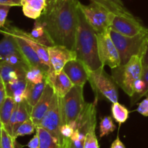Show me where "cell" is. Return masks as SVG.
Instances as JSON below:
<instances>
[{
  "label": "cell",
  "mask_w": 148,
  "mask_h": 148,
  "mask_svg": "<svg viewBox=\"0 0 148 148\" xmlns=\"http://www.w3.org/2000/svg\"><path fill=\"white\" fill-rule=\"evenodd\" d=\"M27 81L25 77L20 78L16 81L5 84L7 96L12 97L16 103H20L25 100L26 89Z\"/></svg>",
  "instance_id": "18"
},
{
  "label": "cell",
  "mask_w": 148,
  "mask_h": 148,
  "mask_svg": "<svg viewBox=\"0 0 148 148\" xmlns=\"http://www.w3.org/2000/svg\"><path fill=\"white\" fill-rule=\"evenodd\" d=\"M3 38L0 41V64L4 63L11 55L20 53L14 38L10 34L3 33Z\"/></svg>",
  "instance_id": "19"
},
{
  "label": "cell",
  "mask_w": 148,
  "mask_h": 148,
  "mask_svg": "<svg viewBox=\"0 0 148 148\" xmlns=\"http://www.w3.org/2000/svg\"><path fill=\"white\" fill-rule=\"evenodd\" d=\"M116 129V125L111 116H105L100 123V137H103L111 133Z\"/></svg>",
  "instance_id": "31"
},
{
  "label": "cell",
  "mask_w": 148,
  "mask_h": 148,
  "mask_svg": "<svg viewBox=\"0 0 148 148\" xmlns=\"http://www.w3.org/2000/svg\"><path fill=\"white\" fill-rule=\"evenodd\" d=\"M110 34L119 54L121 65L127 63L132 57L143 54L148 40V32L134 36H126L111 30Z\"/></svg>",
  "instance_id": "5"
},
{
  "label": "cell",
  "mask_w": 148,
  "mask_h": 148,
  "mask_svg": "<svg viewBox=\"0 0 148 148\" xmlns=\"http://www.w3.org/2000/svg\"><path fill=\"white\" fill-rule=\"evenodd\" d=\"M142 55L143 54L134 55L126 64L111 69V76L117 86L130 97L134 94V82L141 78L143 73Z\"/></svg>",
  "instance_id": "3"
},
{
  "label": "cell",
  "mask_w": 148,
  "mask_h": 148,
  "mask_svg": "<svg viewBox=\"0 0 148 148\" xmlns=\"http://www.w3.org/2000/svg\"><path fill=\"white\" fill-rule=\"evenodd\" d=\"M61 98L56 94L53 96L49 109L45 113L38 126L46 129L56 139L62 142V136L60 133V128L62 125L61 113Z\"/></svg>",
  "instance_id": "9"
},
{
  "label": "cell",
  "mask_w": 148,
  "mask_h": 148,
  "mask_svg": "<svg viewBox=\"0 0 148 148\" xmlns=\"http://www.w3.org/2000/svg\"><path fill=\"white\" fill-rule=\"evenodd\" d=\"M111 113H112L113 118L117 123H119V125H121L125 123L129 118L130 112L125 106L122 105L117 102L113 103L111 105Z\"/></svg>",
  "instance_id": "28"
},
{
  "label": "cell",
  "mask_w": 148,
  "mask_h": 148,
  "mask_svg": "<svg viewBox=\"0 0 148 148\" xmlns=\"http://www.w3.org/2000/svg\"><path fill=\"white\" fill-rule=\"evenodd\" d=\"M0 29H1V28H0Z\"/></svg>",
  "instance_id": "46"
},
{
  "label": "cell",
  "mask_w": 148,
  "mask_h": 148,
  "mask_svg": "<svg viewBox=\"0 0 148 148\" xmlns=\"http://www.w3.org/2000/svg\"><path fill=\"white\" fill-rule=\"evenodd\" d=\"M27 146L29 148H40V139H39V136L37 132L36 131V134L27 143Z\"/></svg>",
  "instance_id": "37"
},
{
  "label": "cell",
  "mask_w": 148,
  "mask_h": 148,
  "mask_svg": "<svg viewBox=\"0 0 148 148\" xmlns=\"http://www.w3.org/2000/svg\"><path fill=\"white\" fill-rule=\"evenodd\" d=\"M15 139L8 133L7 130L2 128L1 131L0 148H15Z\"/></svg>",
  "instance_id": "32"
},
{
  "label": "cell",
  "mask_w": 148,
  "mask_h": 148,
  "mask_svg": "<svg viewBox=\"0 0 148 148\" xmlns=\"http://www.w3.org/2000/svg\"><path fill=\"white\" fill-rule=\"evenodd\" d=\"M49 1H56V0H49Z\"/></svg>",
  "instance_id": "44"
},
{
  "label": "cell",
  "mask_w": 148,
  "mask_h": 148,
  "mask_svg": "<svg viewBox=\"0 0 148 148\" xmlns=\"http://www.w3.org/2000/svg\"><path fill=\"white\" fill-rule=\"evenodd\" d=\"M3 33H7L12 36L15 40L17 43V46L19 48L20 53L23 55V57L27 62L28 65L30 67H40V68H43L46 71H49L51 69V68H49L48 66L45 65L40 58L38 57L36 52H35L34 49L31 47L30 44L27 43V41L25 39H23L21 36L17 34V33L12 30L11 29L9 28L7 26H4L3 28L0 29V33L2 34Z\"/></svg>",
  "instance_id": "11"
},
{
  "label": "cell",
  "mask_w": 148,
  "mask_h": 148,
  "mask_svg": "<svg viewBox=\"0 0 148 148\" xmlns=\"http://www.w3.org/2000/svg\"><path fill=\"white\" fill-rule=\"evenodd\" d=\"M6 97H7V92H6V89L5 85L1 81L0 82V107L4 103V100H5Z\"/></svg>",
  "instance_id": "40"
},
{
  "label": "cell",
  "mask_w": 148,
  "mask_h": 148,
  "mask_svg": "<svg viewBox=\"0 0 148 148\" xmlns=\"http://www.w3.org/2000/svg\"><path fill=\"white\" fill-rule=\"evenodd\" d=\"M111 148H126L123 142L120 140L119 136H117L116 139L113 142L112 145H111Z\"/></svg>",
  "instance_id": "41"
},
{
  "label": "cell",
  "mask_w": 148,
  "mask_h": 148,
  "mask_svg": "<svg viewBox=\"0 0 148 148\" xmlns=\"http://www.w3.org/2000/svg\"><path fill=\"white\" fill-rule=\"evenodd\" d=\"M73 50L77 59L82 61L90 70L104 67L100 60L98 51L97 33L88 23L78 6V24Z\"/></svg>",
  "instance_id": "2"
},
{
  "label": "cell",
  "mask_w": 148,
  "mask_h": 148,
  "mask_svg": "<svg viewBox=\"0 0 148 148\" xmlns=\"http://www.w3.org/2000/svg\"><path fill=\"white\" fill-rule=\"evenodd\" d=\"M32 107H30L27 102L25 100L22 101L21 102L18 103V107L17 110V116H16V123L14 126L12 132V136L14 132L16 129L18 128L21 123L25 122V120L30 118V115H31Z\"/></svg>",
  "instance_id": "26"
},
{
  "label": "cell",
  "mask_w": 148,
  "mask_h": 148,
  "mask_svg": "<svg viewBox=\"0 0 148 148\" xmlns=\"http://www.w3.org/2000/svg\"><path fill=\"white\" fill-rule=\"evenodd\" d=\"M63 71L74 86L84 87L85 83L88 81L87 67L79 59H75L68 62L64 67Z\"/></svg>",
  "instance_id": "14"
},
{
  "label": "cell",
  "mask_w": 148,
  "mask_h": 148,
  "mask_svg": "<svg viewBox=\"0 0 148 148\" xmlns=\"http://www.w3.org/2000/svg\"><path fill=\"white\" fill-rule=\"evenodd\" d=\"M54 94L55 92L53 89L49 84H46L42 96L32 108L30 118L36 126H38L49 109Z\"/></svg>",
  "instance_id": "15"
},
{
  "label": "cell",
  "mask_w": 148,
  "mask_h": 148,
  "mask_svg": "<svg viewBox=\"0 0 148 148\" xmlns=\"http://www.w3.org/2000/svg\"><path fill=\"white\" fill-rule=\"evenodd\" d=\"M84 100L83 87L73 86L72 89L61 98V113L62 125L75 123L86 106Z\"/></svg>",
  "instance_id": "6"
},
{
  "label": "cell",
  "mask_w": 148,
  "mask_h": 148,
  "mask_svg": "<svg viewBox=\"0 0 148 148\" xmlns=\"http://www.w3.org/2000/svg\"><path fill=\"white\" fill-rule=\"evenodd\" d=\"M27 69L13 66L6 63L0 64V75L3 83L5 84L25 77Z\"/></svg>",
  "instance_id": "20"
},
{
  "label": "cell",
  "mask_w": 148,
  "mask_h": 148,
  "mask_svg": "<svg viewBox=\"0 0 148 148\" xmlns=\"http://www.w3.org/2000/svg\"><path fill=\"white\" fill-rule=\"evenodd\" d=\"M61 148H62V146H61Z\"/></svg>",
  "instance_id": "45"
},
{
  "label": "cell",
  "mask_w": 148,
  "mask_h": 148,
  "mask_svg": "<svg viewBox=\"0 0 148 148\" xmlns=\"http://www.w3.org/2000/svg\"><path fill=\"white\" fill-rule=\"evenodd\" d=\"M141 78L145 83V90L143 91V97L146 95L148 93V68H143V73H142Z\"/></svg>",
  "instance_id": "36"
},
{
  "label": "cell",
  "mask_w": 148,
  "mask_h": 148,
  "mask_svg": "<svg viewBox=\"0 0 148 148\" xmlns=\"http://www.w3.org/2000/svg\"><path fill=\"white\" fill-rule=\"evenodd\" d=\"M49 71L40 67H29L25 73L26 81L33 84H39L45 79L46 73Z\"/></svg>",
  "instance_id": "27"
},
{
  "label": "cell",
  "mask_w": 148,
  "mask_h": 148,
  "mask_svg": "<svg viewBox=\"0 0 148 148\" xmlns=\"http://www.w3.org/2000/svg\"><path fill=\"white\" fill-rule=\"evenodd\" d=\"M5 26H7L9 28L11 29L12 30H13V31L15 32V33H17V34L21 36L23 39H25L27 41V43H28L31 46V47L34 49V51L36 52V54H37L38 56V57L40 58V59L41 60V62H43L45 65L49 67V68H52L51 65L50 60H49L48 47L40 44L38 43L37 41L35 40V39L32 37L30 33H27V32L25 31V30H22V29L19 28L12 26V25H10V23H6Z\"/></svg>",
  "instance_id": "16"
},
{
  "label": "cell",
  "mask_w": 148,
  "mask_h": 148,
  "mask_svg": "<svg viewBox=\"0 0 148 148\" xmlns=\"http://www.w3.org/2000/svg\"><path fill=\"white\" fill-rule=\"evenodd\" d=\"M16 102L12 97L7 96L4 103L0 107V120L3 125V127L8 131L10 120L12 114L14 110Z\"/></svg>",
  "instance_id": "24"
},
{
  "label": "cell",
  "mask_w": 148,
  "mask_h": 148,
  "mask_svg": "<svg viewBox=\"0 0 148 148\" xmlns=\"http://www.w3.org/2000/svg\"><path fill=\"white\" fill-rule=\"evenodd\" d=\"M96 124L97 123H94L88 129L84 141V148H99L98 138L95 134Z\"/></svg>",
  "instance_id": "30"
},
{
  "label": "cell",
  "mask_w": 148,
  "mask_h": 148,
  "mask_svg": "<svg viewBox=\"0 0 148 148\" xmlns=\"http://www.w3.org/2000/svg\"><path fill=\"white\" fill-rule=\"evenodd\" d=\"M36 131L40 139V148H61L60 142L46 129L36 126Z\"/></svg>",
  "instance_id": "25"
},
{
  "label": "cell",
  "mask_w": 148,
  "mask_h": 148,
  "mask_svg": "<svg viewBox=\"0 0 148 148\" xmlns=\"http://www.w3.org/2000/svg\"><path fill=\"white\" fill-rule=\"evenodd\" d=\"M11 7L0 4V28H3L7 23V17Z\"/></svg>",
  "instance_id": "34"
},
{
  "label": "cell",
  "mask_w": 148,
  "mask_h": 148,
  "mask_svg": "<svg viewBox=\"0 0 148 148\" xmlns=\"http://www.w3.org/2000/svg\"><path fill=\"white\" fill-rule=\"evenodd\" d=\"M137 111L143 116H148V96L139 104Z\"/></svg>",
  "instance_id": "35"
},
{
  "label": "cell",
  "mask_w": 148,
  "mask_h": 148,
  "mask_svg": "<svg viewBox=\"0 0 148 148\" xmlns=\"http://www.w3.org/2000/svg\"><path fill=\"white\" fill-rule=\"evenodd\" d=\"M78 6L88 23L97 34L103 33L110 28L114 13L110 12L103 7L92 1L88 5L82 4L79 1Z\"/></svg>",
  "instance_id": "7"
},
{
  "label": "cell",
  "mask_w": 148,
  "mask_h": 148,
  "mask_svg": "<svg viewBox=\"0 0 148 148\" xmlns=\"http://www.w3.org/2000/svg\"><path fill=\"white\" fill-rule=\"evenodd\" d=\"M30 33L35 40H36L38 43L46 46V47H51V46L56 45L51 39V38L50 37L49 33L45 28L43 25L38 19L36 20L34 26H33V28L32 29Z\"/></svg>",
  "instance_id": "23"
},
{
  "label": "cell",
  "mask_w": 148,
  "mask_h": 148,
  "mask_svg": "<svg viewBox=\"0 0 148 148\" xmlns=\"http://www.w3.org/2000/svg\"><path fill=\"white\" fill-rule=\"evenodd\" d=\"M3 125L1 123V120H0V143H1V131H2Z\"/></svg>",
  "instance_id": "42"
},
{
  "label": "cell",
  "mask_w": 148,
  "mask_h": 148,
  "mask_svg": "<svg viewBox=\"0 0 148 148\" xmlns=\"http://www.w3.org/2000/svg\"><path fill=\"white\" fill-rule=\"evenodd\" d=\"M22 0H0V4L2 5L10 6V7H14V6H21Z\"/></svg>",
  "instance_id": "39"
},
{
  "label": "cell",
  "mask_w": 148,
  "mask_h": 148,
  "mask_svg": "<svg viewBox=\"0 0 148 148\" xmlns=\"http://www.w3.org/2000/svg\"><path fill=\"white\" fill-rule=\"evenodd\" d=\"M47 84L46 78L39 84H33L27 82V89H26L25 100L29 105L33 108V106L38 102L39 99L43 94L46 86Z\"/></svg>",
  "instance_id": "22"
},
{
  "label": "cell",
  "mask_w": 148,
  "mask_h": 148,
  "mask_svg": "<svg viewBox=\"0 0 148 148\" xmlns=\"http://www.w3.org/2000/svg\"><path fill=\"white\" fill-rule=\"evenodd\" d=\"M48 0H22L21 7L25 16L37 20L44 12Z\"/></svg>",
  "instance_id": "17"
},
{
  "label": "cell",
  "mask_w": 148,
  "mask_h": 148,
  "mask_svg": "<svg viewBox=\"0 0 148 148\" xmlns=\"http://www.w3.org/2000/svg\"><path fill=\"white\" fill-rule=\"evenodd\" d=\"M75 126L72 124H63L60 128V133L62 138H70L75 132Z\"/></svg>",
  "instance_id": "33"
},
{
  "label": "cell",
  "mask_w": 148,
  "mask_h": 148,
  "mask_svg": "<svg viewBox=\"0 0 148 148\" xmlns=\"http://www.w3.org/2000/svg\"><path fill=\"white\" fill-rule=\"evenodd\" d=\"M78 0L49 1L38 20L56 45L73 50L78 24Z\"/></svg>",
  "instance_id": "1"
},
{
  "label": "cell",
  "mask_w": 148,
  "mask_h": 148,
  "mask_svg": "<svg viewBox=\"0 0 148 148\" xmlns=\"http://www.w3.org/2000/svg\"><path fill=\"white\" fill-rule=\"evenodd\" d=\"M111 30L126 36H134L140 33L148 32L138 18L114 14L111 20Z\"/></svg>",
  "instance_id": "10"
},
{
  "label": "cell",
  "mask_w": 148,
  "mask_h": 148,
  "mask_svg": "<svg viewBox=\"0 0 148 148\" xmlns=\"http://www.w3.org/2000/svg\"><path fill=\"white\" fill-rule=\"evenodd\" d=\"M142 62L143 68H148V40L146 41L142 55Z\"/></svg>",
  "instance_id": "38"
},
{
  "label": "cell",
  "mask_w": 148,
  "mask_h": 148,
  "mask_svg": "<svg viewBox=\"0 0 148 148\" xmlns=\"http://www.w3.org/2000/svg\"><path fill=\"white\" fill-rule=\"evenodd\" d=\"M88 81L95 95V102L99 99H106L110 102H118V86L111 75L107 74L104 67L99 69L90 70L87 68Z\"/></svg>",
  "instance_id": "4"
},
{
  "label": "cell",
  "mask_w": 148,
  "mask_h": 148,
  "mask_svg": "<svg viewBox=\"0 0 148 148\" xmlns=\"http://www.w3.org/2000/svg\"><path fill=\"white\" fill-rule=\"evenodd\" d=\"M48 52L51 65L57 73L63 71L64 67L68 62L77 59L75 51L62 45H54L48 47Z\"/></svg>",
  "instance_id": "12"
},
{
  "label": "cell",
  "mask_w": 148,
  "mask_h": 148,
  "mask_svg": "<svg viewBox=\"0 0 148 148\" xmlns=\"http://www.w3.org/2000/svg\"><path fill=\"white\" fill-rule=\"evenodd\" d=\"M110 31L111 28L103 33L97 34V40L101 62L103 66L108 65L112 69L121 65V59L118 50L111 39Z\"/></svg>",
  "instance_id": "8"
},
{
  "label": "cell",
  "mask_w": 148,
  "mask_h": 148,
  "mask_svg": "<svg viewBox=\"0 0 148 148\" xmlns=\"http://www.w3.org/2000/svg\"><path fill=\"white\" fill-rule=\"evenodd\" d=\"M36 129V126L34 124L31 118L25 120L23 123L18 126L15 131L13 133L14 139H17L19 136H25V135H30L34 133V130Z\"/></svg>",
  "instance_id": "29"
},
{
  "label": "cell",
  "mask_w": 148,
  "mask_h": 148,
  "mask_svg": "<svg viewBox=\"0 0 148 148\" xmlns=\"http://www.w3.org/2000/svg\"><path fill=\"white\" fill-rule=\"evenodd\" d=\"M92 2L100 4L110 12L115 15L134 17V16L124 7L121 0H90Z\"/></svg>",
  "instance_id": "21"
},
{
  "label": "cell",
  "mask_w": 148,
  "mask_h": 148,
  "mask_svg": "<svg viewBox=\"0 0 148 148\" xmlns=\"http://www.w3.org/2000/svg\"><path fill=\"white\" fill-rule=\"evenodd\" d=\"M1 81H2V80H1V75H0V82H1Z\"/></svg>",
  "instance_id": "43"
},
{
  "label": "cell",
  "mask_w": 148,
  "mask_h": 148,
  "mask_svg": "<svg viewBox=\"0 0 148 148\" xmlns=\"http://www.w3.org/2000/svg\"><path fill=\"white\" fill-rule=\"evenodd\" d=\"M46 81L53 89L55 94L59 97H64L74 86L64 71H62L57 73L53 68L46 73Z\"/></svg>",
  "instance_id": "13"
}]
</instances>
